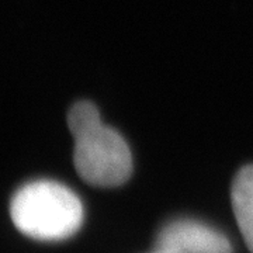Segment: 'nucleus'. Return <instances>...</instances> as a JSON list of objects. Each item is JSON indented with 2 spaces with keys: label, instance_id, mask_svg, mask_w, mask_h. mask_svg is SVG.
<instances>
[{
  "label": "nucleus",
  "instance_id": "nucleus-1",
  "mask_svg": "<svg viewBox=\"0 0 253 253\" xmlns=\"http://www.w3.org/2000/svg\"><path fill=\"white\" fill-rule=\"evenodd\" d=\"M68 126L73 136V163L82 179L97 187H116L132 173V156L126 139L103 124L99 110L79 101L69 110Z\"/></svg>",
  "mask_w": 253,
  "mask_h": 253
},
{
  "label": "nucleus",
  "instance_id": "nucleus-2",
  "mask_svg": "<svg viewBox=\"0 0 253 253\" xmlns=\"http://www.w3.org/2000/svg\"><path fill=\"white\" fill-rule=\"evenodd\" d=\"M10 217L23 235L55 242L81 229L84 210L76 193L62 183L36 180L16 191L10 201Z\"/></svg>",
  "mask_w": 253,
  "mask_h": 253
},
{
  "label": "nucleus",
  "instance_id": "nucleus-3",
  "mask_svg": "<svg viewBox=\"0 0 253 253\" xmlns=\"http://www.w3.org/2000/svg\"><path fill=\"white\" fill-rule=\"evenodd\" d=\"M156 253H232V245L211 226L179 219L163 226L158 234Z\"/></svg>",
  "mask_w": 253,
  "mask_h": 253
},
{
  "label": "nucleus",
  "instance_id": "nucleus-4",
  "mask_svg": "<svg viewBox=\"0 0 253 253\" xmlns=\"http://www.w3.org/2000/svg\"><path fill=\"white\" fill-rule=\"evenodd\" d=\"M231 201L236 224L246 246L253 253V165L245 166L236 173L231 189Z\"/></svg>",
  "mask_w": 253,
  "mask_h": 253
}]
</instances>
